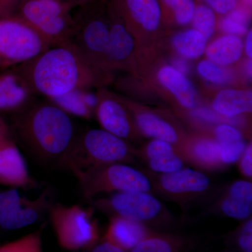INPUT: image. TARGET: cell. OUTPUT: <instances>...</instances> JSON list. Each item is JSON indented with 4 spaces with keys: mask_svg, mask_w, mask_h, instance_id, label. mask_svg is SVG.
<instances>
[{
    "mask_svg": "<svg viewBox=\"0 0 252 252\" xmlns=\"http://www.w3.org/2000/svg\"><path fill=\"white\" fill-rule=\"evenodd\" d=\"M97 69L72 43L51 46L15 71L32 94L51 99L95 84Z\"/></svg>",
    "mask_w": 252,
    "mask_h": 252,
    "instance_id": "obj_1",
    "label": "cell"
},
{
    "mask_svg": "<svg viewBox=\"0 0 252 252\" xmlns=\"http://www.w3.org/2000/svg\"><path fill=\"white\" fill-rule=\"evenodd\" d=\"M15 125L25 145L46 161L60 160L77 137L69 114L51 101L25 109Z\"/></svg>",
    "mask_w": 252,
    "mask_h": 252,
    "instance_id": "obj_2",
    "label": "cell"
},
{
    "mask_svg": "<svg viewBox=\"0 0 252 252\" xmlns=\"http://www.w3.org/2000/svg\"><path fill=\"white\" fill-rule=\"evenodd\" d=\"M137 159V150L126 140L103 129H91L76 137L59 162L72 171L107 164L130 165Z\"/></svg>",
    "mask_w": 252,
    "mask_h": 252,
    "instance_id": "obj_3",
    "label": "cell"
},
{
    "mask_svg": "<svg viewBox=\"0 0 252 252\" xmlns=\"http://www.w3.org/2000/svg\"><path fill=\"white\" fill-rule=\"evenodd\" d=\"M90 202L93 207L111 217L133 220L152 229L171 228L176 224L172 212L150 192H116Z\"/></svg>",
    "mask_w": 252,
    "mask_h": 252,
    "instance_id": "obj_4",
    "label": "cell"
},
{
    "mask_svg": "<svg viewBox=\"0 0 252 252\" xmlns=\"http://www.w3.org/2000/svg\"><path fill=\"white\" fill-rule=\"evenodd\" d=\"M84 198L91 200L97 195L124 191L152 193V181L144 172L128 164L98 165L84 170H72Z\"/></svg>",
    "mask_w": 252,
    "mask_h": 252,
    "instance_id": "obj_5",
    "label": "cell"
},
{
    "mask_svg": "<svg viewBox=\"0 0 252 252\" xmlns=\"http://www.w3.org/2000/svg\"><path fill=\"white\" fill-rule=\"evenodd\" d=\"M72 5L61 0H24L18 17L29 25L51 46L72 41L75 21Z\"/></svg>",
    "mask_w": 252,
    "mask_h": 252,
    "instance_id": "obj_6",
    "label": "cell"
},
{
    "mask_svg": "<svg viewBox=\"0 0 252 252\" xmlns=\"http://www.w3.org/2000/svg\"><path fill=\"white\" fill-rule=\"evenodd\" d=\"M50 219L63 248L75 251L89 248L98 239V230L91 209L56 204L49 208Z\"/></svg>",
    "mask_w": 252,
    "mask_h": 252,
    "instance_id": "obj_7",
    "label": "cell"
},
{
    "mask_svg": "<svg viewBox=\"0 0 252 252\" xmlns=\"http://www.w3.org/2000/svg\"><path fill=\"white\" fill-rule=\"evenodd\" d=\"M50 47L33 28L18 16L0 20V61L6 64H22Z\"/></svg>",
    "mask_w": 252,
    "mask_h": 252,
    "instance_id": "obj_8",
    "label": "cell"
},
{
    "mask_svg": "<svg viewBox=\"0 0 252 252\" xmlns=\"http://www.w3.org/2000/svg\"><path fill=\"white\" fill-rule=\"evenodd\" d=\"M153 190L181 205L196 201L210 190L212 182L203 172L182 168L165 174L148 173Z\"/></svg>",
    "mask_w": 252,
    "mask_h": 252,
    "instance_id": "obj_9",
    "label": "cell"
},
{
    "mask_svg": "<svg viewBox=\"0 0 252 252\" xmlns=\"http://www.w3.org/2000/svg\"><path fill=\"white\" fill-rule=\"evenodd\" d=\"M75 31L71 43L96 69L106 65L109 26L103 20L88 16L84 10L74 16Z\"/></svg>",
    "mask_w": 252,
    "mask_h": 252,
    "instance_id": "obj_10",
    "label": "cell"
},
{
    "mask_svg": "<svg viewBox=\"0 0 252 252\" xmlns=\"http://www.w3.org/2000/svg\"><path fill=\"white\" fill-rule=\"evenodd\" d=\"M48 207L47 195L35 200L21 196L16 189L0 193V227L16 230L34 223Z\"/></svg>",
    "mask_w": 252,
    "mask_h": 252,
    "instance_id": "obj_11",
    "label": "cell"
},
{
    "mask_svg": "<svg viewBox=\"0 0 252 252\" xmlns=\"http://www.w3.org/2000/svg\"><path fill=\"white\" fill-rule=\"evenodd\" d=\"M0 184L12 188L34 186L22 154L8 137L0 142Z\"/></svg>",
    "mask_w": 252,
    "mask_h": 252,
    "instance_id": "obj_12",
    "label": "cell"
},
{
    "mask_svg": "<svg viewBox=\"0 0 252 252\" xmlns=\"http://www.w3.org/2000/svg\"><path fill=\"white\" fill-rule=\"evenodd\" d=\"M185 162L201 170L217 171L225 168L220 159V146L210 137L185 140L176 149Z\"/></svg>",
    "mask_w": 252,
    "mask_h": 252,
    "instance_id": "obj_13",
    "label": "cell"
},
{
    "mask_svg": "<svg viewBox=\"0 0 252 252\" xmlns=\"http://www.w3.org/2000/svg\"><path fill=\"white\" fill-rule=\"evenodd\" d=\"M215 208L229 218L246 220L252 217V183L238 180L228 186L216 202Z\"/></svg>",
    "mask_w": 252,
    "mask_h": 252,
    "instance_id": "obj_14",
    "label": "cell"
},
{
    "mask_svg": "<svg viewBox=\"0 0 252 252\" xmlns=\"http://www.w3.org/2000/svg\"><path fill=\"white\" fill-rule=\"evenodd\" d=\"M97 98L96 115L103 130L125 140L132 138L135 127L125 107L111 97Z\"/></svg>",
    "mask_w": 252,
    "mask_h": 252,
    "instance_id": "obj_15",
    "label": "cell"
},
{
    "mask_svg": "<svg viewBox=\"0 0 252 252\" xmlns=\"http://www.w3.org/2000/svg\"><path fill=\"white\" fill-rule=\"evenodd\" d=\"M137 158L147 164L153 173L165 174L183 168L185 160L172 144L165 141H150L142 150L137 151Z\"/></svg>",
    "mask_w": 252,
    "mask_h": 252,
    "instance_id": "obj_16",
    "label": "cell"
},
{
    "mask_svg": "<svg viewBox=\"0 0 252 252\" xmlns=\"http://www.w3.org/2000/svg\"><path fill=\"white\" fill-rule=\"evenodd\" d=\"M157 230L133 220L121 217H111L104 240L129 252L144 239L157 233Z\"/></svg>",
    "mask_w": 252,
    "mask_h": 252,
    "instance_id": "obj_17",
    "label": "cell"
},
{
    "mask_svg": "<svg viewBox=\"0 0 252 252\" xmlns=\"http://www.w3.org/2000/svg\"><path fill=\"white\" fill-rule=\"evenodd\" d=\"M133 112L136 127L144 135L153 140L165 141L175 149L185 140L173 124L155 113L137 109Z\"/></svg>",
    "mask_w": 252,
    "mask_h": 252,
    "instance_id": "obj_18",
    "label": "cell"
},
{
    "mask_svg": "<svg viewBox=\"0 0 252 252\" xmlns=\"http://www.w3.org/2000/svg\"><path fill=\"white\" fill-rule=\"evenodd\" d=\"M159 82L170 91L179 103L187 109H193L196 104V91L183 73L172 66H164L158 72Z\"/></svg>",
    "mask_w": 252,
    "mask_h": 252,
    "instance_id": "obj_19",
    "label": "cell"
},
{
    "mask_svg": "<svg viewBox=\"0 0 252 252\" xmlns=\"http://www.w3.org/2000/svg\"><path fill=\"white\" fill-rule=\"evenodd\" d=\"M32 93L16 72L0 76V111L23 108L31 100Z\"/></svg>",
    "mask_w": 252,
    "mask_h": 252,
    "instance_id": "obj_20",
    "label": "cell"
},
{
    "mask_svg": "<svg viewBox=\"0 0 252 252\" xmlns=\"http://www.w3.org/2000/svg\"><path fill=\"white\" fill-rule=\"evenodd\" d=\"M212 109L227 118L240 117L252 111V91L225 89L220 91L212 102Z\"/></svg>",
    "mask_w": 252,
    "mask_h": 252,
    "instance_id": "obj_21",
    "label": "cell"
},
{
    "mask_svg": "<svg viewBox=\"0 0 252 252\" xmlns=\"http://www.w3.org/2000/svg\"><path fill=\"white\" fill-rule=\"evenodd\" d=\"M134 46L133 38L126 26L122 23H114L109 27L105 64H121L126 63L132 54Z\"/></svg>",
    "mask_w": 252,
    "mask_h": 252,
    "instance_id": "obj_22",
    "label": "cell"
},
{
    "mask_svg": "<svg viewBox=\"0 0 252 252\" xmlns=\"http://www.w3.org/2000/svg\"><path fill=\"white\" fill-rule=\"evenodd\" d=\"M243 41L239 36H220L206 48L207 60L220 66H227L238 61L243 55Z\"/></svg>",
    "mask_w": 252,
    "mask_h": 252,
    "instance_id": "obj_23",
    "label": "cell"
},
{
    "mask_svg": "<svg viewBox=\"0 0 252 252\" xmlns=\"http://www.w3.org/2000/svg\"><path fill=\"white\" fill-rule=\"evenodd\" d=\"M193 242L182 235L157 232L144 239L129 252H187Z\"/></svg>",
    "mask_w": 252,
    "mask_h": 252,
    "instance_id": "obj_24",
    "label": "cell"
},
{
    "mask_svg": "<svg viewBox=\"0 0 252 252\" xmlns=\"http://www.w3.org/2000/svg\"><path fill=\"white\" fill-rule=\"evenodd\" d=\"M129 14L147 31H157L160 26L161 10L157 0H126Z\"/></svg>",
    "mask_w": 252,
    "mask_h": 252,
    "instance_id": "obj_25",
    "label": "cell"
},
{
    "mask_svg": "<svg viewBox=\"0 0 252 252\" xmlns=\"http://www.w3.org/2000/svg\"><path fill=\"white\" fill-rule=\"evenodd\" d=\"M174 49L185 59H197L203 56L207 48V39L195 29L177 33L172 39Z\"/></svg>",
    "mask_w": 252,
    "mask_h": 252,
    "instance_id": "obj_26",
    "label": "cell"
},
{
    "mask_svg": "<svg viewBox=\"0 0 252 252\" xmlns=\"http://www.w3.org/2000/svg\"><path fill=\"white\" fill-rule=\"evenodd\" d=\"M86 90H74L67 94L55 97L51 102L59 106L64 112L77 117L90 119L93 110L86 104L84 98Z\"/></svg>",
    "mask_w": 252,
    "mask_h": 252,
    "instance_id": "obj_27",
    "label": "cell"
},
{
    "mask_svg": "<svg viewBox=\"0 0 252 252\" xmlns=\"http://www.w3.org/2000/svg\"><path fill=\"white\" fill-rule=\"evenodd\" d=\"M250 16L244 9H235L220 21V30L227 34L243 36L248 31Z\"/></svg>",
    "mask_w": 252,
    "mask_h": 252,
    "instance_id": "obj_28",
    "label": "cell"
},
{
    "mask_svg": "<svg viewBox=\"0 0 252 252\" xmlns=\"http://www.w3.org/2000/svg\"><path fill=\"white\" fill-rule=\"evenodd\" d=\"M192 21L194 29L201 33L207 40L213 35L216 28V16L211 8L200 5L195 8Z\"/></svg>",
    "mask_w": 252,
    "mask_h": 252,
    "instance_id": "obj_29",
    "label": "cell"
},
{
    "mask_svg": "<svg viewBox=\"0 0 252 252\" xmlns=\"http://www.w3.org/2000/svg\"><path fill=\"white\" fill-rule=\"evenodd\" d=\"M0 252H42L41 229L0 247Z\"/></svg>",
    "mask_w": 252,
    "mask_h": 252,
    "instance_id": "obj_30",
    "label": "cell"
},
{
    "mask_svg": "<svg viewBox=\"0 0 252 252\" xmlns=\"http://www.w3.org/2000/svg\"><path fill=\"white\" fill-rule=\"evenodd\" d=\"M197 71L200 77L212 84L221 85L226 83L229 79L223 68L209 60H203L199 63Z\"/></svg>",
    "mask_w": 252,
    "mask_h": 252,
    "instance_id": "obj_31",
    "label": "cell"
},
{
    "mask_svg": "<svg viewBox=\"0 0 252 252\" xmlns=\"http://www.w3.org/2000/svg\"><path fill=\"white\" fill-rule=\"evenodd\" d=\"M165 4L173 11L176 21L180 25L189 24L193 20L195 12L193 0H164Z\"/></svg>",
    "mask_w": 252,
    "mask_h": 252,
    "instance_id": "obj_32",
    "label": "cell"
},
{
    "mask_svg": "<svg viewBox=\"0 0 252 252\" xmlns=\"http://www.w3.org/2000/svg\"><path fill=\"white\" fill-rule=\"evenodd\" d=\"M192 117L198 120L208 124H228L233 126L242 125L245 123V120L240 118H227L220 115L215 112L214 109L207 107H200L194 109L191 112Z\"/></svg>",
    "mask_w": 252,
    "mask_h": 252,
    "instance_id": "obj_33",
    "label": "cell"
},
{
    "mask_svg": "<svg viewBox=\"0 0 252 252\" xmlns=\"http://www.w3.org/2000/svg\"><path fill=\"white\" fill-rule=\"evenodd\" d=\"M212 138L219 143H230L244 140L241 131L235 126L228 124H220L215 126Z\"/></svg>",
    "mask_w": 252,
    "mask_h": 252,
    "instance_id": "obj_34",
    "label": "cell"
},
{
    "mask_svg": "<svg viewBox=\"0 0 252 252\" xmlns=\"http://www.w3.org/2000/svg\"><path fill=\"white\" fill-rule=\"evenodd\" d=\"M238 248L243 252H252V219L245 220L237 238Z\"/></svg>",
    "mask_w": 252,
    "mask_h": 252,
    "instance_id": "obj_35",
    "label": "cell"
},
{
    "mask_svg": "<svg viewBox=\"0 0 252 252\" xmlns=\"http://www.w3.org/2000/svg\"><path fill=\"white\" fill-rule=\"evenodd\" d=\"M239 169L242 175L251 180L252 177V142L247 145L243 155L238 160Z\"/></svg>",
    "mask_w": 252,
    "mask_h": 252,
    "instance_id": "obj_36",
    "label": "cell"
},
{
    "mask_svg": "<svg viewBox=\"0 0 252 252\" xmlns=\"http://www.w3.org/2000/svg\"><path fill=\"white\" fill-rule=\"evenodd\" d=\"M214 11L221 14H226L234 9L236 6L238 0H205Z\"/></svg>",
    "mask_w": 252,
    "mask_h": 252,
    "instance_id": "obj_37",
    "label": "cell"
},
{
    "mask_svg": "<svg viewBox=\"0 0 252 252\" xmlns=\"http://www.w3.org/2000/svg\"><path fill=\"white\" fill-rule=\"evenodd\" d=\"M91 252H127L110 242L104 240L102 243L96 245Z\"/></svg>",
    "mask_w": 252,
    "mask_h": 252,
    "instance_id": "obj_38",
    "label": "cell"
},
{
    "mask_svg": "<svg viewBox=\"0 0 252 252\" xmlns=\"http://www.w3.org/2000/svg\"><path fill=\"white\" fill-rule=\"evenodd\" d=\"M173 66L179 72L183 73L184 74H187L189 72V63L186 61L185 59H181V58H176L172 61Z\"/></svg>",
    "mask_w": 252,
    "mask_h": 252,
    "instance_id": "obj_39",
    "label": "cell"
},
{
    "mask_svg": "<svg viewBox=\"0 0 252 252\" xmlns=\"http://www.w3.org/2000/svg\"><path fill=\"white\" fill-rule=\"evenodd\" d=\"M23 1L24 0H0V4L2 7L5 15L9 10L12 9L16 4H21Z\"/></svg>",
    "mask_w": 252,
    "mask_h": 252,
    "instance_id": "obj_40",
    "label": "cell"
},
{
    "mask_svg": "<svg viewBox=\"0 0 252 252\" xmlns=\"http://www.w3.org/2000/svg\"><path fill=\"white\" fill-rule=\"evenodd\" d=\"M245 52L249 58L252 59V32H248L247 36L246 41H245Z\"/></svg>",
    "mask_w": 252,
    "mask_h": 252,
    "instance_id": "obj_41",
    "label": "cell"
},
{
    "mask_svg": "<svg viewBox=\"0 0 252 252\" xmlns=\"http://www.w3.org/2000/svg\"><path fill=\"white\" fill-rule=\"evenodd\" d=\"M7 131L6 126L0 118V142L4 139L7 138Z\"/></svg>",
    "mask_w": 252,
    "mask_h": 252,
    "instance_id": "obj_42",
    "label": "cell"
},
{
    "mask_svg": "<svg viewBox=\"0 0 252 252\" xmlns=\"http://www.w3.org/2000/svg\"><path fill=\"white\" fill-rule=\"evenodd\" d=\"M61 1L67 2L75 7V6H81L82 5L87 4L89 0H61Z\"/></svg>",
    "mask_w": 252,
    "mask_h": 252,
    "instance_id": "obj_43",
    "label": "cell"
},
{
    "mask_svg": "<svg viewBox=\"0 0 252 252\" xmlns=\"http://www.w3.org/2000/svg\"><path fill=\"white\" fill-rule=\"evenodd\" d=\"M252 59H249V61H248V63H247V64H246L247 73H248L249 77H250V78L252 77Z\"/></svg>",
    "mask_w": 252,
    "mask_h": 252,
    "instance_id": "obj_44",
    "label": "cell"
},
{
    "mask_svg": "<svg viewBox=\"0 0 252 252\" xmlns=\"http://www.w3.org/2000/svg\"><path fill=\"white\" fill-rule=\"evenodd\" d=\"M4 14V11H3L2 7H1V4H0V20L2 19L1 16Z\"/></svg>",
    "mask_w": 252,
    "mask_h": 252,
    "instance_id": "obj_45",
    "label": "cell"
}]
</instances>
